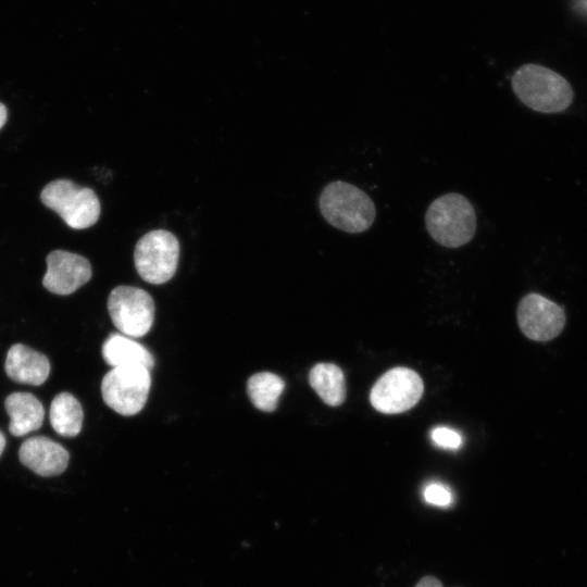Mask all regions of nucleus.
I'll use <instances>...</instances> for the list:
<instances>
[{
	"label": "nucleus",
	"instance_id": "2",
	"mask_svg": "<svg viewBox=\"0 0 587 587\" xmlns=\"http://www.w3.org/2000/svg\"><path fill=\"white\" fill-rule=\"evenodd\" d=\"M512 88L526 107L542 113L561 112L573 100V90L567 80L538 64L519 67L512 76Z\"/></svg>",
	"mask_w": 587,
	"mask_h": 587
},
{
	"label": "nucleus",
	"instance_id": "3",
	"mask_svg": "<svg viewBox=\"0 0 587 587\" xmlns=\"http://www.w3.org/2000/svg\"><path fill=\"white\" fill-rule=\"evenodd\" d=\"M430 237L446 248L470 242L476 232V213L466 197L450 192L435 199L425 213Z\"/></svg>",
	"mask_w": 587,
	"mask_h": 587
},
{
	"label": "nucleus",
	"instance_id": "13",
	"mask_svg": "<svg viewBox=\"0 0 587 587\" xmlns=\"http://www.w3.org/2000/svg\"><path fill=\"white\" fill-rule=\"evenodd\" d=\"M4 405L10 416L9 430L13 436L21 437L41 427L45 410L34 395L11 394L7 397Z\"/></svg>",
	"mask_w": 587,
	"mask_h": 587
},
{
	"label": "nucleus",
	"instance_id": "4",
	"mask_svg": "<svg viewBox=\"0 0 587 587\" xmlns=\"http://www.w3.org/2000/svg\"><path fill=\"white\" fill-rule=\"evenodd\" d=\"M40 198L46 207L55 211L74 229L92 226L100 215V202L96 192L68 179L49 183Z\"/></svg>",
	"mask_w": 587,
	"mask_h": 587
},
{
	"label": "nucleus",
	"instance_id": "15",
	"mask_svg": "<svg viewBox=\"0 0 587 587\" xmlns=\"http://www.w3.org/2000/svg\"><path fill=\"white\" fill-rule=\"evenodd\" d=\"M309 383L328 405H340L347 396L345 375L334 363H317L309 373Z\"/></svg>",
	"mask_w": 587,
	"mask_h": 587
},
{
	"label": "nucleus",
	"instance_id": "6",
	"mask_svg": "<svg viewBox=\"0 0 587 587\" xmlns=\"http://www.w3.org/2000/svg\"><path fill=\"white\" fill-rule=\"evenodd\" d=\"M149 371L143 366L112 367L101 383L103 401L118 414L130 416L139 413L150 390Z\"/></svg>",
	"mask_w": 587,
	"mask_h": 587
},
{
	"label": "nucleus",
	"instance_id": "12",
	"mask_svg": "<svg viewBox=\"0 0 587 587\" xmlns=\"http://www.w3.org/2000/svg\"><path fill=\"white\" fill-rule=\"evenodd\" d=\"M4 367L14 382L35 386L43 384L50 373L48 358L22 344L9 349Z\"/></svg>",
	"mask_w": 587,
	"mask_h": 587
},
{
	"label": "nucleus",
	"instance_id": "18",
	"mask_svg": "<svg viewBox=\"0 0 587 587\" xmlns=\"http://www.w3.org/2000/svg\"><path fill=\"white\" fill-rule=\"evenodd\" d=\"M427 503L437 507H449L453 501L452 492L440 483H429L423 490Z\"/></svg>",
	"mask_w": 587,
	"mask_h": 587
},
{
	"label": "nucleus",
	"instance_id": "19",
	"mask_svg": "<svg viewBox=\"0 0 587 587\" xmlns=\"http://www.w3.org/2000/svg\"><path fill=\"white\" fill-rule=\"evenodd\" d=\"M433 442L444 449H458L462 445V436L454 429L446 426H437L432 433Z\"/></svg>",
	"mask_w": 587,
	"mask_h": 587
},
{
	"label": "nucleus",
	"instance_id": "9",
	"mask_svg": "<svg viewBox=\"0 0 587 587\" xmlns=\"http://www.w3.org/2000/svg\"><path fill=\"white\" fill-rule=\"evenodd\" d=\"M517 322L532 340L547 341L557 337L565 324L561 307L538 294L525 296L517 307Z\"/></svg>",
	"mask_w": 587,
	"mask_h": 587
},
{
	"label": "nucleus",
	"instance_id": "10",
	"mask_svg": "<svg viewBox=\"0 0 587 587\" xmlns=\"http://www.w3.org/2000/svg\"><path fill=\"white\" fill-rule=\"evenodd\" d=\"M47 272L42 285L57 295H70L91 277V266L84 257L64 250H53L46 259Z\"/></svg>",
	"mask_w": 587,
	"mask_h": 587
},
{
	"label": "nucleus",
	"instance_id": "22",
	"mask_svg": "<svg viewBox=\"0 0 587 587\" xmlns=\"http://www.w3.org/2000/svg\"><path fill=\"white\" fill-rule=\"evenodd\" d=\"M4 447H5V437L2 434V432H0V455L2 454L4 450Z\"/></svg>",
	"mask_w": 587,
	"mask_h": 587
},
{
	"label": "nucleus",
	"instance_id": "17",
	"mask_svg": "<svg viewBox=\"0 0 587 587\" xmlns=\"http://www.w3.org/2000/svg\"><path fill=\"white\" fill-rule=\"evenodd\" d=\"M284 389L283 378L271 372L257 373L247 382V392L252 404L264 412H272L277 408Z\"/></svg>",
	"mask_w": 587,
	"mask_h": 587
},
{
	"label": "nucleus",
	"instance_id": "16",
	"mask_svg": "<svg viewBox=\"0 0 587 587\" xmlns=\"http://www.w3.org/2000/svg\"><path fill=\"white\" fill-rule=\"evenodd\" d=\"M83 419V408L73 395L62 392L54 397L50 405V423L59 435L63 437L78 435Z\"/></svg>",
	"mask_w": 587,
	"mask_h": 587
},
{
	"label": "nucleus",
	"instance_id": "14",
	"mask_svg": "<svg viewBox=\"0 0 587 587\" xmlns=\"http://www.w3.org/2000/svg\"><path fill=\"white\" fill-rule=\"evenodd\" d=\"M102 357L112 367L143 366L151 370L154 365V358L147 348L120 334H112L104 341Z\"/></svg>",
	"mask_w": 587,
	"mask_h": 587
},
{
	"label": "nucleus",
	"instance_id": "1",
	"mask_svg": "<svg viewBox=\"0 0 587 587\" xmlns=\"http://www.w3.org/2000/svg\"><path fill=\"white\" fill-rule=\"evenodd\" d=\"M319 205L326 222L351 234L369 229L376 216L372 199L362 189L341 180L332 182L324 187Z\"/></svg>",
	"mask_w": 587,
	"mask_h": 587
},
{
	"label": "nucleus",
	"instance_id": "5",
	"mask_svg": "<svg viewBox=\"0 0 587 587\" xmlns=\"http://www.w3.org/2000/svg\"><path fill=\"white\" fill-rule=\"evenodd\" d=\"M179 242L170 232L155 229L145 234L136 243L135 267L139 276L150 284L170 280L177 268Z\"/></svg>",
	"mask_w": 587,
	"mask_h": 587
},
{
	"label": "nucleus",
	"instance_id": "7",
	"mask_svg": "<svg viewBox=\"0 0 587 587\" xmlns=\"http://www.w3.org/2000/svg\"><path fill=\"white\" fill-rule=\"evenodd\" d=\"M424 384L409 367H394L383 374L370 392L372 407L380 413L397 414L413 408L421 399Z\"/></svg>",
	"mask_w": 587,
	"mask_h": 587
},
{
	"label": "nucleus",
	"instance_id": "11",
	"mask_svg": "<svg viewBox=\"0 0 587 587\" xmlns=\"http://www.w3.org/2000/svg\"><path fill=\"white\" fill-rule=\"evenodd\" d=\"M20 461L45 477L63 473L68 464V452L58 442L43 436L26 439L18 450Z\"/></svg>",
	"mask_w": 587,
	"mask_h": 587
},
{
	"label": "nucleus",
	"instance_id": "20",
	"mask_svg": "<svg viewBox=\"0 0 587 587\" xmlns=\"http://www.w3.org/2000/svg\"><path fill=\"white\" fill-rule=\"evenodd\" d=\"M415 587H442V584L434 576H425Z\"/></svg>",
	"mask_w": 587,
	"mask_h": 587
},
{
	"label": "nucleus",
	"instance_id": "8",
	"mask_svg": "<svg viewBox=\"0 0 587 587\" xmlns=\"http://www.w3.org/2000/svg\"><path fill=\"white\" fill-rule=\"evenodd\" d=\"M108 310L116 328L128 337L146 335L154 321L152 297L133 286L115 287L108 298Z\"/></svg>",
	"mask_w": 587,
	"mask_h": 587
},
{
	"label": "nucleus",
	"instance_id": "21",
	"mask_svg": "<svg viewBox=\"0 0 587 587\" xmlns=\"http://www.w3.org/2000/svg\"><path fill=\"white\" fill-rule=\"evenodd\" d=\"M7 116H8L7 109L2 103H0V129L2 128V126L4 125L7 121Z\"/></svg>",
	"mask_w": 587,
	"mask_h": 587
}]
</instances>
